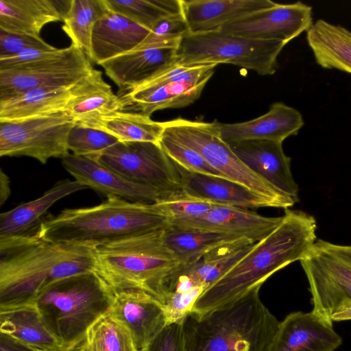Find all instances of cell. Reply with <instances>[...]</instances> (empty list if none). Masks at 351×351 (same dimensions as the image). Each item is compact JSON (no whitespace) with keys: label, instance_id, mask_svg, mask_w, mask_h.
I'll return each mask as SVG.
<instances>
[{"label":"cell","instance_id":"obj_1","mask_svg":"<svg viewBox=\"0 0 351 351\" xmlns=\"http://www.w3.org/2000/svg\"><path fill=\"white\" fill-rule=\"evenodd\" d=\"M311 215L285 209L278 226L198 298L191 312L202 317L228 308L262 285L274 273L302 259L316 241Z\"/></svg>","mask_w":351,"mask_h":351},{"label":"cell","instance_id":"obj_2","mask_svg":"<svg viewBox=\"0 0 351 351\" xmlns=\"http://www.w3.org/2000/svg\"><path fill=\"white\" fill-rule=\"evenodd\" d=\"M94 267L93 246L52 243L36 234L0 239V311L34 304L51 284Z\"/></svg>","mask_w":351,"mask_h":351},{"label":"cell","instance_id":"obj_3","mask_svg":"<svg viewBox=\"0 0 351 351\" xmlns=\"http://www.w3.org/2000/svg\"><path fill=\"white\" fill-rule=\"evenodd\" d=\"M167 226V219L156 212L154 204L110 196L96 206L66 208L45 217L36 234L52 243L94 246Z\"/></svg>","mask_w":351,"mask_h":351},{"label":"cell","instance_id":"obj_4","mask_svg":"<svg viewBox=\"0 0 351 351\" xmlns=\"http://www.w3.org/2000/svg\"><path fill=\"white\" fill-rule=\"evenodd\" d=\"M164 229L93 246V272L112 295L123 290H140L164 305V284L180 265L163 244Z\"/></svg>","mask_w":351,"mask_h":351},{"label":"cell","instance_id":"obj_5","mask_svg":"<svg viewBox=\"0 0 351 351\" xmlns=\"http://www.w3.org/2000/svg\"><path fill=\"white\" fill-rule=\"evenodd\" d=\"M256 289L228 308L183 321L184 351H267L279 321Z\"/></svg>","mask_w":351,"mask_h":351},{"label":"cell","instance_id":"obj_6","mask_svg":"<svg viewBox=\"0 0 351 351\" xmlns=\"http://www.w3.org/2000/svg\"><path fill=\"white\" fill-rule=\"evenodd\" d=\"M113 295L93 272L59 280L36 298L47 328L65 351L75 349L90 326L108 311Z\"/></svg>","mask_w":351,"mask_h":351},{"label":"cell","instance_id":"obj_7","mask_svg":"<svg viewBox=\"0 0 351 351\" xmlns=\"http://www.w3.org/2000/svg\"><path fill=\"white\" fill-rule=\"evenodd\" d=\"M287 44L247 38L220 30L189 32L177 49L176 64L226 63L252 70L261 75H273L278 69V56Z\"/></svg>","mask_w":351,"mask_h":351},{"label":"cell","instance_id":"obj_8","mask_svg":"<svg viewBox=\"0 0 351 351\" xmlns=\"http://www.w3.org/2000/svg\"><path fill=\"white\" fill-rule=\"evenodd\" d=\"M164 123L163 134L197 152L223 177L287 209L296 202L250 169L220 136L213 122L178 118Z\"/></svg>","mask_w":351,"mask_h":351},{"label":"cell","instance_id":"obj_9","mask_svg":"<svg viewBox=\"0 0 351 351\" xmlns=\"http://www.w3.org/2000/svg\"><path fill=\"white\" fill-rule=\"evenodd\" d=\"M76 123L66 110L28 119L0 121V156H27L45 164L69 154L67 137Z\"/></svg>","mask_w":351,"mask_h":351},{"label":"cell","instance_id":"obj_10","mask_svg":"<svg viewBox=\"0 0 351 351\" xmlns=\"http://www.w3.org/2000/svg\"><path fill=\"white\" fill-rule=\"evenodd\" d=\"M300 262L308 282L312 311L330 319L342 300H351V245L318 239Z\"/></svg>","mask_w":351,"mask_h":351},{"label":"cell","instance_id":"obj_11","mask_svg":"<svg viewBox=\"0 0 351 351\" xmlns=\"http://www.w3.org/2000/svg\"><path fill=\"white\" fill-rule=\"evenodd\" d=\"M94 159L131 181L156 189L160 199L182 191L178 169L160 143L119 141Z\"/></svg>","mask_w":351,"mask_h":351},{"label":"cell","instance_id":"obj_12","mask_svg":"<svg viewBox=\"0 0 351 351\" xmlns=\"http://www.w3.org/2000/svg\"><path fill=\"white\" fill-rule=\"evenodd\" d=\"M90 60L71 44L54 57L0 70V101L35 88H71L94 69Z\"/></svg>","mask_w":351,"mask_h":351},{"label":"cell","instance_id":"obj_13","mask_svg":"<svg viewBox=\"0 0 351 351\" xmlns=\"http://www.w3.org/2000/svg\"><path fill=\"white\" fill-rule=\"evenodd\" d=\"M312 8L302 2L276 3L222 26L223 32L260 40L288 43L312 26Z\"/></svg>","mask_w":351,"mask_h":351},{"label":"cell","instance_id":"obj_14","mask_svg":"<svg viewBox=\"0 0 351 351\" xmlns=\"http://www.w3.org/2000/svg\"><path fill=\"white\" fill-rule=\"evenodd\" d=\"M332 322L313 311L291 313L279 322L267 351H335L342 339Z\"/></svg>","mask_w":351,"mask_h":351},{"label":"cell","instance_id":"obj_15","mask_svg":"<svg viewBox=\"0 0 351 351\" xmlns=\"http://www.w3.org/2000/svg\"><path fill=\"white\" fill-rule=\"evenodd\" d=\"M62 164L75 180L107 197L143 204H154L161 199L156 189L131 181L94 158L69 154L62 158Z\"/></svg>","mask_w":351,"mask_h":351},{"label":"cell","instance_id":"obj_16","mask_svg":"<svg viewBox=\"0 0 351 351\" xmlns=\"http://www.w3.org/2000/svg\"><path fill=\"white\" fill-rule=\"evenodd\" d=\"M282 219V216L265 217L247 209L215 204L201 216L169 221L168 226L234 234L256 243L275 229Z\"/></svg>","mask_w":351,"mask_h":351},{"label":"cell","instance_id":"obj_17","mask_svg":"<svg viewBox=\"0 0 351 351\" xmlns=\"http://www.w3.org/2000/svg\"><path fill=\"white\" fill-rule=\"evenodd\" d=\"M108 311L127 324L139 351L149 349L168 325L163 304L140 290L115 293Z\"/></svg>","mask_w":351,"mask_h":351},{"label":"cell","instance_id":"obj_18","mask_svg":"<svg viewBox=\"0 0 351 351\" xmlns=\"http://www.w3.org/2000/svg\"><path fill=\"white\" fill-rule=\"evenodd\" d=\"M237 157L253 172L275 188L298 202V186L291 170V158L282 143L245 140L227 143Z\"/></svg>","mask_w":351,"mask_h":351},{"label":"cell","instance_id":"obj_19","mask_svg":"<svg viewBox=\"0 0 351 351\" xmlns=\"http://www.w3.org/2000/svg\"><path fill=\"white\" fill-rule=\"evenodd\" d=\"M226 143L245 140H266L282 143L296 135L304 125L301 113L282 102H275L267 112L254 119L235 123L213 122Z\"/></svg>","mask_w":351,"mask_h":351},{"label":"cell","instance_id":"obj_20","mask_svg":"<svg viewBox=\"0 0 351 351\" xmlns=\"http://www.w3.org/2000/svg\"><path fill=\"white\" fill-rule=\"evenodd\" d=\"M177 48L134 49L99 65L119 92L137 88L176 65Z\"/></svg>","mask_w":351,"mask_h":351},{"label":"cell","instance_id":"obj_21","mask_svg":"<svg viewBox=\"0 0 351 351\" xmlns=\"http://www.w3.org/2000/svg\"><path fill=\"white\" fill-rule=\"evenodd\" d=\"M176 165L180 176L182 190L189 196L247 210L276 208L271 200L229 179L190 172Z\"/></svg>","mask_w":351,"mask_h":351},{"label":"cell","instance_id":"obj_22","mask_svg":"<svg viewBox=\"0 0 351 351\" xmlns=\"http://www.w3.org/2000/svg\"><path fill=\"white\" fill-rule=\"evenodd\" d=\"M72 0H0V29L40 36L43 27L64 21Z\"/></svg>","mask_w":351,"mask_h":351},{"label":"cell","instance_id":"obj_23","mask_svg":"<svg viewBox=\"0 0 351 351\" xmlns=\"http://www.w3.org/2000/svg\"><path fill=\"white\" fill-rule=\"evenodd\" d=\"M88 187L77 180L57 182L42 196L0 215V239L36 234L47 210L58 200Z\"/></svg>","mask_w":351,"mask_h":351},{"label":"cell","instance_id":"obj_24","mask_svg":"<svg viewBox=\"0 0 351 351\" xmlns=\"http://www.w3.org/2000/svg\"><path fill=\"white\" fill-rule=\"evenodd\" d=\"M149 32L131 19L109 10L93 27L90 60L99 65L134 50Z\"/></svg>","mask_w":351,"mask_h":351},{"label":"cell","instance_id":"obj_25","mask_svg":"<svg viewBox=\"0 0 351 351\" xmlns=\"http://www.w3.org/2000/svg\"><path fill=\"white\" fill-rule=\"evenodd\" d=\"M208 80L169 82L119 92L123 110L151 117L157 110L189 106L198 99Z\"/></svg>","mask_w":351,"mask_h":351},{"label":"cell","instance_id":"obj_26","mask_svg":"<svg viewBox=\"0 0 351 351\" xmlns=\"http://www.w3.org/2000/svg\"><path fill=\"white\" fill-rule=\"evenodd\" d=\"M275 4L270 0H182V14L191 33L218 30L226 24Z\"/></svg>","mask_w":351,"mask_h":351},{"label":"cell","instance_id":"obj_27","mask_svg":"<svg viewBox=\"0 0 351 351\" xmlns=\"http://www.w3.org/2000/svg\"><path fill=\"white\" fill-rule=\"evenodd\" d=\"M71 91L66 111L77 123L86 125L101 116L123 110L118 95L95 69L71 87Z\"/></svg>","mask_w":351,"mask_h":351},{"label":"cell","instance_id":"obj_28","mask_svg":"<svg viewBox=\"0 0 351 351\" xmlns=\"http://www.w3.org/2000/svg\"><path fill=\"white\" fill-rule=\"evenodd\" d=\"M0 332L37 351H65L34 303L0 311Z\"/></svg>","mask_w":351,"mask_h":351},{"label":"cell","instance_id":"obj_29","mask_svg":"<svg viewBox=\"0 0 351 351\" xmlns=\"http://www.w3.org/2000/svg\"><path fill=\"white\" fill-rule=\"evenodd\" d=\"M306 40L320 66L351 74V31L319 19L306 32Z\"/></svg>","mask_w":351,"mask_h":351},{"label":"cell","instance_id":"obj_30","mask_svg":"<svg viewBox=\"0 0 351 351\" xmlns=\"http://www.w3.org/2000/svg\"><path fill=\"white\" fill-rule=\"evenodd\" d=\"M242 239H247L223 232L169 226L162 232L165 247L177 258L180 266L193 264L213 250Z\"/></svg>","mask_w":351,"mask_h":351},{"label":"cell","instance_id":"obj_31","mask_svg":"<svg viewBox=\"0 0 351 351\" xmlns=\"http://www.w3.org/2000/svg\"><path fill=\"white\" fill-rule=\"evenodd\" d=\"M254 243L242 239L221 245L193 264L179 265L174 272L190 280L195 287H202L206 291L239 261Z\"/></svg>","mask_w":351,"mask_h":351},{"label":"cell","instance_id":"obj_32","mask_svg":"<svg viewBox=\"0 0 351 351\" xmlns=\"http://www.w3.org/2000/svg\"><path fill=\"white\" fill-rule=\"evenodd\" d=\"M71 88H39L0 101V121L32 118L66 110Z\"/></svg>","mask_w":351,"mask_h":351},{"label":"cell","instance_id":"obj_33","mask_svg":"<svg viewBox=\"0 0 351 351\" xmlns=\"http://www.w3.org/2000/svg\"><path fill=\"white\" fill-rule=\"evenodd\" d=\"M84 125L104 131L117 138L119 142L160 143L165 130L163 122L125 111L101 116Z\"/></svg>","mask_w":351,"mask_h":351},{"label":"cell","instance_id":"obj_34","mask_svg":"<svg viewBox=\"0 0 351 351\" xmlns=\"http://www.w3.org/2000/svg\"><path fill=\"white\" fill-rule=\"evenodd\" d=\"M77 351H139L127 324L107 311L88 328Z\"/></svg>","mask_w":351,"mask_h":351},{"label":"cell","instance_id":"obj_35","mask_svg":"<svg viewBox=\"0 0 351 351\" xmlns=\"http://www.w3.org/2000/svg\"><path fill=\"white\" fill-rule=\"evenodd\" d=\"M108 11L105 0H72L71 8L63 21L62 29L71 40V44L81 49L89 59L93 27Z\"/></svg>","mask_w":351,"mask_h":351},{"label":"cell","instance_id":"obj_36","mask_svg":"<svg viewBox=\"0 0 351 351\" xmlns=\"http://www.w3.org/2000/svg\"><path fill=\"white\" fill-rule=\"evenodd\" d=\"M118 142L104 131L76 123L69 131L66 143L73 154L95 158Z\"/></svg>","mask_w":351,"mask_h":351},{"label":"cell","instance_id":"obj_37","mask_svg":"<svg viewBox=\"0 0 351 351\" xmlns=\"http://www.w3.org/2000/svg\"><path fill=\"white\" fill-rule=\"evenodd\" d=\"M189 32L183 14L165 16L149 29L144 40L135 49L177 48Z\"/></svg>","mask_w":351,"mask_h":351},{"label":"cell","instance_id":"obj_38","mask_svg":"<svg viewBox=\"0 0 351 351\" xmlns=\"http://www.w3.org/2000/svg\"><path fill=\"white\" fill-rule=\"evenodd\" d=\"M214 205L189 196L182 190L154 203L156 212L168 221L197 217L206 213Z\"/></svg>","mask_w":351,"mask_h":351},{"label":"cell","instance_id":"obj_39","mask_svg":"<svg viewBox=\"0 0 351 351\" xmlns=\"http://www.w3.org/2000/svg\"><path fill=\"white\" fill-rule=\"evenodd\" d=\"M160 144L166 154L184 169L199 174L224 178L193 149L162 134Z\"/></svg>","mask_w":351,"mask_h":351},{"label":"cell","instance_id":"obj_40","mask_svg":"<svg viewBox=\"0 0 351 351\" xmlns=\"http://www.w3.org/2000/svg\"><path fill=\"white\" fill-rule=\"evenodd\" d=\"M110 11L121 14L150 29L161 19L167 16L152 0H105Z\"/></svg>","mask_w":351,"mask_h":351},{"label":"cell","instance_id":"obj_41","mask_svg":"<svg viewBox=\"0 0 351 351\" xmlns=\"http://www.w3.org/2000/svg\"><path fill=\"white\" fill-rule=\"evenodd\" d=\"M40 36L12 33L0 29V59L12 57L27 49H53Z\"/></svg>","mask_w":351,"mask_h":351},{"label":"cell","instance_id":"obj_42","mask_svg":"<svg viewBox=\"0 0 351 351\" xmlns=\"http://www.w3.org/2000/svg\"><path fill=\"white\" fill-rule=\"evenodd\" d=\"M149 351H184L183 322L168 324L149 348Z\"/></svg>","mask_w":351,"mask_h":351},{"label":"cell","instance_id":"obj_43","mask_svg":"<svg viewBox=\"0 0 351 351\" xmlns=\"http://www.w3.org/2000/svg\"><path fill=\"white\" fill-rule=\"evenodd\" d=\"M62 48L53 49H27L9 58L0 59V70H6L14 67L29 64L38 60L54 57L62 51Z\"/></svg>","mask_w":351,"mask_h":351},{"label":"cell","instance_id":"obj_44","mask_svg":"<svg viewBox=\"0 0 351 351\" xmlns=\"http://www.w3.org/2000/svg\"><path fill=\"white\" fill-rule=\"evenodd\" d=\"M0 351H37L9 335L0 332Z\"/></svg>","mask_w":351,"mask_h":351},{"label":"cell","instance_id":"obj_45","mask_svg":"<svg viewBox=\"0 0 351 351\" xmlns=\"http://www.w3.org/2000/svg\"><path fill=\"white\" fill-rule=\"evenodd\" d=\"M168 16L182 14V0H152Z\"/></svg>","mask_w":351,"mask_h":351},{"label":"cell","instance_id":"obj_46","mask_svg":"<svg viewBox=\"0 0 351 351\" xmlns=\"http://www.w3.org/2000/svg\"><path fill=\"white\" fill-rule=\"evenodd\" d=\"M330 319L332 322H339L351 319V300H342L335 308Z\"/></svg>","mask_w":351,"mask_h":351},{"label":"cell","instance_id":"obj_47","mask_svg":"<svg viewBox=\"0 0 351 351\" xmlns=\"http://www.w3.org/2000/svg\"><path fill=\"white\" fill-rule=\"evenodd\" d=\"M11 193L10 179L1 169L0 171V205L2 206Z\"/></svg>","mask_w":351,"mask_h":351},{"label":"cell","instance_id":"obj_48","mask_svg":"<svg viewBox=\"0 0 351 351\" xmlns=\"http://www.w3.org/2000/svg\"><path fill=\"white\" fill-rule=\"evenodd\" d=\"M67 351H77L75 349H73V350H67ZM142 351H149V349H147V350H142Z\"/></svg>","mask_w":351,"mask_h":351}]
</instances>
